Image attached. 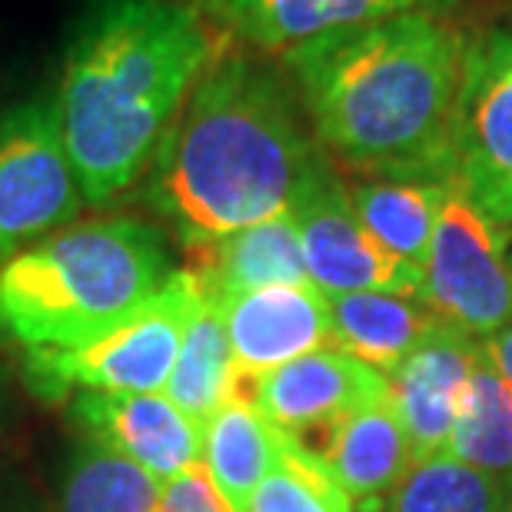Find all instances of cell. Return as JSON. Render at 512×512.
Wrapping results in <instances>:
<instances>
[{
    "instance_id": "17",
    "label": "cell",
    "mask_w": 512,
    "mask_h": 512,
    "mask_svg": "<svg viewBox=\"0 0 512 512\" xmlns=\"http://www.w3.org/2000/svg\"><path fill=\"white\" fill-rule=\"evenodd\" d=\"M326 300L333 350L350 353L380 373H393L406 353L443 323V316L413 293H340Z\"/></svg>"
},
{
    "instance_id": "27",
    "label": "cell",
    "mask_w": 512,
    "mask_h": 512,
    "mask_svg": "<svg viewBox=\"0 0 512 512\" xmlns=\"http://www.w3.org/2000/svg\"><path fill=\"white\" fill-rule=\"evenodd\" d=\"M353 512H389V496H376V499H356Z\"/></svg>"
},
{
    "instance_id": "22",
    "label": "cell",
    "mask_w": 512,
    "mask_h": 512,
    "mask_svg": "<svg viewBox=\"0 0 512 512\" xmlns=\"http://www.w3.org/2000/svg\"><path fill=\"white\" fill-rule=\"evenodd\" d=\"M389 512H512V483L436 453L409 466L389 493Z\"/></svg>"
},
{
    "instance_id": "2",
    "label": "cell",
    "mask_w": 512,
    "mask_h": 512,
    "mask_svg": "<svg viewBox=\"0 0 512 512\" xmlns=\"http://www.w3.org/2000/svg\"><path fill=\"white\" fill-rule=\"evenodd\" d=\"M293 80L223 34L143 177V200L187 250L293 207L320 147Z\"/></svg>"
},
{
    "instance_id": "21",
    "label": "cell",
    "mask_w": 512,
    "mask_h": 512,
    "mask_svg": "<svg viewBox=\"0 0 512 512\" xmlns=\"http://www.w3.org/2000/svg\"><path fill=\"white\" fill-rule=\"evenodd\" d=\"M446 453L512 483V383L496 370L486 346L469 370Z\"/></svg>"
},
{
    "instance_id": "11",
    "label": "cell",
    "mask_w": 512,
    "mask_h": 512,
    "mask_svg": "<svg viewBox=\"0 0 512 512\" xmlns=\"http://www.w3.org/2000/svg\"><path fill=\"white\" fill-rule=\"evenodd\" d=\"M70 416L84 439L114 449L160 483H170L203 456V426L167 393H77Z\"/></svg>"
},
{
    "instance_id": "9",
    "label": "cell",
    "mask_w": 512,
    "mask_h": 512,
    "mask_svg": "<svg viewBox=\"0 0 512 512\" xmlns=\"http://www.w3.org/2000/svg\"><path fill=\"white\" fill-rule=\"evenodd\" d=\"M290 217L300 230L306 276L320 293H413L423 296V273L396 260L356 217L350 187L333 163L316 157L296 193Z\"/></svg>"
},
{
    "instance_id": "19",
    "label": "cell",
    "mask_w": 512,
    "mask_h": 512,
    "mask_svg": "<svg viewBox=\"0 0 512 512\" xmlns=\"http://www.w3.org/2000/svg\"><path fill=\"white\" fill-rule=\"evenodd\" d=\"M456 183L366 177L350 187V203L366 233L396 260L423 273L439 213Z\"/></svg>"
},
{
    "instance_id": "14",
    "label": "cell",
    "mask_w": 512,
    "mask_h": 512,
    "mask_svg": "<svg viewBox=\"0 0 512 512\" xmlns=\"http://www.w3.org/2000/svg\"><path fill=\"white\" fill-rule=\"evenodd\" d=\"M479 350L483 340L443 320L426 340L413 346V353H406V360L393 373H386L389 396L403 419L416 459L446 453L459 399Z\"/></svg>"
},
{
    "instance_id": "5",
    "label": "cell",
    "mask_w": 512,
    "mask_h": 512,
    "mask_svg": "<svg viewBox=\"0 0 512 512\" xmlns=\"http://www.w3.org/2000/svg\"><path fill=\"white\" fill-rule=\"evenodd\" d=\"M197 303L200 280L177 270L114 333L77 350H24V383L50 403L70 393H163Z\"/></svg>"
},
{
    "instance_id": "4",
    "label": "cell",
    "mask_w": 512,
    "mask_h": 512,
    "mask_svg": "<svg viewBox=\"0 0 512 512\" xmlns=\"http://www.w3.org/2000/svg\"><path fill=\"white\" fill-rule=\"evenodd\" d=\"M173 270L167 240L147 220H87L0 263V343L77 350L137 316Z\"/></svg>"
},
{
    "instance_id": "10",
    "label": "cell",
    "mask_w": 512,
    "mask_h": 512,
    "mask_svg": "<svg viewBox=\"0 0 512 512\" xmlns=\"http://www.w3.org/2000/svg\"><path fill=\"white\" fill-rule=\"evenodd\" d=\"M233 393L247 396L280 433L306 443L373 399L389 396L386 373L356 356L323 346L263 376H240Z\"/></svg>"
},
{
    "instance_id": "29",
    "label": "cell",
    "mask_w": 512,
    "mask_h": 512,
    "mask_svg": "<svg viewBox=\"0 0 512 512\" xmlns=\"http://www.w3.org/2000/svg\"><path fill=\"white\" fill-rule=\"evenodd\" d=\"M509 263H512V253H509Z\"/></svg>"
},
{
    "instance_id": "18",
    "label": "cell",
    "mask_w": 512,
    "mask_h": 512,
    "mask_svg": "<svg viewBox=\"0 0 512 512\" xmlns=\"http://www.w3.org/2000/svg\"><path fill=\"white\" fill-rule=\"evenodd\" d=\"M283 453V433L247 396L230 393L210 423L203 426V459L220 496L233 512H243L253 489Z\"/></svg>"
},
{
    "instance_id": "20",
    "label": "cell",
    "mask_w": 512,
    "mask_h": 512,
    "mask_svg": "<svg viewBox=\"0 0 512 512\" xmlns=\"http://www.w3.org/2000/svg\"><path fill=\"white\" fill-rule=\"evenodd\" d=\"M233 383H237V366H233L223 313L200 286V303L187 323L177 363H173V373L167 386H163V393L193 423L207 426L210 416L230 399Z\"/></svg>"
},
{
    "instance_id": "13",
    "label": "cell",
    "mask_w": 512,
    "mask_h": 512,
    "mask_svg": "<svg viewBox=\"0 0 512 512\" xmlns=\"http://www.w3.org/2000/svg\"><path fill=\"white\" fill-rule=\"evenodd\" d=\"M456 0H213L207 20L260 54H286L313 37L403 14H449Z\"/></svg>"
},
{
    "instance_id": "7",
    "label": "cell",
    "mask_w": 512,
    "mask_h": 512,
    "mask_svg": "<svg viewBox=\"0 0 512 512\" xmlns=\"http://www.w3.org/2000/svg\"><path fill=\"white\" fill-rule=\"evenodd\" d=\"M456 187L496 230H512V20L466 40Z\"/></svg>"
},
{
    "instance_id": "25",
    "label": "cell",
    "mask_w": 512,
    "mask_h": 512,
    "mask_svg": "<svg viewBox=\"0 0 512 512\" xmlns=\"http://www.w3.org/2000/svg\"><path fill=\"white\" fill-rule=\"evenodd\" d=\"M157 512H233V509L220 496L210 469L203 463H193L180 476H173L170 483H163Z\"/></svg>"
},
{
    "instance_id": "8",
    "label": "cell",
    "mask_w": 512,
    "mask_h": 512,
    "mask_svg": "<svg viewBox=\"0 0 512 512\" xmlns=\"http://www.w3.org/2000/svg\"><path fill=\"white\" fill-rule=\"evenodd\" d=\"M423 300L476 340H489L512 320L506 233L496 230L459 187L449 190L429 243Z\"/></svg>"
},
{
    "instance_id": "24",
    "label": "cell",
    "mask_w": 512,
    "mask_h": 512,
    "mask_svg": "<svg viewBox=\"0 0 512 512\" xmlns=\"http://www.w3.org/2000/svg\"><path fill=\"white\" fill-rule=\"evenodd\" d=\"M243 512H353V499L310 446L283 433L280 459Z\"/></svg>"
},
{
    "instance_id": "26",
    "label": "cell",
    "mask_w": 512,
    "mask_h": 512,
    "mask_svg": "<svg viewBox=\"0 0 512 512\" xmlns=\"http://www.w3.org/2000/svg\"><path fill=\"white\" fill-rule=\"evenodd\" d=\"M483 346H486L489 360L496 363V370L512 383V320L499 333L489 336V340H483Z\"/></svg>"
},
{
    "instance_id": "28",
    "label": "cell",
    "mask_w": 512,
    "mask_h": 512,
    "mask_svg": "<svg viewBox=\"0 0 512 512\" xmlns=\"http://www.w3.org/2000/svg\"><path fill=\"white\" fill-rule=\"evenodd\" d=\"M180 4H187V7H197L203 17H207V10H210V4L213 0H180Z\"/></svg>"
},
{
    "instance_id": "1",
    "label": "cell",
    "mask_w": 512,
    "mask_h": 512,
    "mask_svg": "<svg viewBox=\"0 0 512 512\" xmlns=\"http://www.w3.org/2000/svg\"><path fill=\"white\" fill-rule=\"evenodd\" d=\"M466 37L443 14L333 30L280 54L316 143L380 180L456 183Z\"/></svg>"
},
{
    "instance_id": "3",
    "label": "cell",
    "mask_w": 512,
    "mask_h": 512,
    "mask_svg": "<svg viewBox=\"0 0 512 512\" xmlns=\"http://www.w3.org/2000/svg\"><path fill=\"white\" fill-rule=\"evenodd\" d=\"M220 40L223 30L180 0L90 4L54 97L87 203L100 207L147 177Z\"/></svg>"
},
{
    "instance_id": "6",
    "label": "cell",
    "mask_w": 512,
    "mask_h": 512,
    "mask_svg": "<svg viewBox=\"0 0 512 512\" xmlns=\"http://www.w3.org/2000/svg\"><path fill=\"white\" fill-rule=\"evenodd\" d=\"M84 203L57 100L34 97L0 114V263L70 227Z\"/></svg>"
},
{
    "instance_id": "12",
    "label": "cell",
    "mask_w": 512,
    "mask_h": 512,
    "mask_svg": "<svg viewBox=\"0 0 512 512\" xmlns=\"http://www.w3.org/2000/svg\"><path fill=\"white\" fill-rule=\"evenodd\" d=\"M240 376H263L303 353L333 346L330 300L313 283H283L220 300Z\"/></svg>"
},
{
    "instance_id": "16",
    "label": "cell",
    "mask_w": 512,
    "mask_h": 512,
    "mask_svg": "<svg viewBox=\"0 0 512 512\" xmlns=\"http://www.w3.org/2000/svg\"><path fill=\"white\" fill-rule=\"evenodd\" d=\"M190 253L197 256L190 273L197 276L203 293L213 303L237 293L266 290V286L310 283L303 263L300 230H296L290 210L273 220L227 233V237Z\"/></svg>"
},
{
    "instance_id": "23",
    "label": "cell",
    "mask_w": 512,
    "mask_h": 512,
    "mask_svg": "<svg viewBox=\"0 0 512 512\" xmlns=\"http://www.w3.org/2000/svg\"><path fill=\"white\" fill-rule=\"evenodd\" d=\"M163 483L114 449L84 439L70 456L60 512H157Z\"/></svg>"
},
{
    "instance_id": "15",
    "label": "cell",
    "mask_w": 512,
    "mask_h": 512,
    "mask_svg": "<svg viewBox=\"0 0 512 512\" xmlns=\"http://www.w3.org/2000/svg\"><path fill=\"white\" fill-rule=\"evenodd\" d=\"M310 449L330 466L336 483L350 493L353 503L389 496L416 463L393 396H380L353 409L323 436H316Z\"/></svg>"
}]
</instances>
